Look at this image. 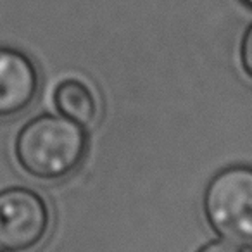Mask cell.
I'll return each instance as SVG.
<instances>
[{
    "label": "cell",
    "instance_id": "7a4b0ae2",
    "mask_svg": "<svg viewBox=\"0 0 252 252\" xmlns=\"http://www.w3.org/2000/svg\"><path fill=\"white\" fill-rule=\"evenodd\" d=\"M204 214L220 238L252 247V166L235 164L216 173L206 187Z\"/></svg>",
    "mask_w": 252,
    "mask_h": 252
},
{
    "label": "cell",
    "instance_id": "52a82bcc",
    "mask_svg": "<svg viewBox=\"0 0 252 252\" xmlns=\"http://www.w3.org/2000/svg\"><path fill=\"white\" fill-rule=\"evenodd\" d=\"M197 252H244V249H242L240 245L233 244V242L220 238V240H213V242H209V244H206Z\"/></svg>",
    "mask_w": 252,
    "mask_h": 252
},
{
    "label": "cell",
    "instance_id": "9c48e42d",
    "mask_svg": "<svg viewBox=\"0 0 252 252\" xmlns=\"http://www.w3.org/2000/svg\"><path fill=\"white\" fill-rule=\"evenodd\" d=\"M0 252H2V251H0Z\"/></svg>",
    "mask_w": 252,
    "mask_h": 252
},
{
    "label": "cell",
    "instance_id": "6da1fadb",
    "mask_svg": "<svg viewBox=\"0 0 252 252\" xmlns=\"http://www.w3.org/2000/svg\"><path fill=\"white\" fill-rule=\"evenodd\" d=\"M87 147L88 137L83 126L61 114H42L19 130L14 154L30 176L56 182L80 168Z\"/></svg>",
    "mask_w": 252,
    "mask_h": 252
},
{
    "label": "cell",
    "instance_id": "8992f818",
    "mask_svg": "<svg viewBox=\"0 0 252 252\" xmlns=\"http://www.w3.org/2000/svg\"><path fill=\"white\" fill-rule=\"evenodd\" d=\"M240 64L244 73L252 80V23L245 30L240 42Z\"/></svg>",
    "mask_w": 252,
    "mask_h": 252
},
{
    "label": "cell",
    "instance_id": "ba28073f",
    "mask_svg": "<svg viewBox=\"0 0 252 252\" xmlns=\"http://www.w3.org/2000/svg\"><path fill=\"white\" fill-rule=\"evenodd\" d=\"M242 2H244V4H247V5H249V7H251V9H252V0H242Z\"/></svg>",
    "mask_w": 252,
    "mask_h": 252
},
{
    "label": "cell",
    "instance_id": "277c9868",
    "mask_svg": "<svg viewBox=\"0 0 252 252\" xmlns=\"http://www.w3.org/2000/svg\"><path fill=\"white\" fill-rule=\"evenodd\" d=\"M38 71L25 52L0 47V119L21 114L38 94Z\"/></svg>",
    "mask_w": 252,
    "mask_h": 252
},
{
    "label": "cell",
    "instance_id": "5b68a950",
    "mask_svg": "<svg viewBox=\"0 0 252 252\" xmlns=\"http://www.w3.org/2000/svg\"><path fill=\"white\" fill-rule=\"evenodd\" d=\"M54 105L57 114L78 123L83 128L98 119V102L95 92L78 78H66L54 90Z\"/></svg>",
    "mask_w": 252,
    "mask_h": 252
},
{
    "label": "cell",
    "instance_id": "3957f363",
    "mask_svg": "<svg viewBox=\"0 0 252 252\" xmlns=\"http://www.w3.org/2000/svg\"><path fill=\"white\" fill-rule=\"evenodd\" d=\"M50 211L40 193L25 187L0 192V251L28 252L45 240Z\"/></svg>",
    "mask_w": 252,
    "mask_h": 252
}]
</instances>
